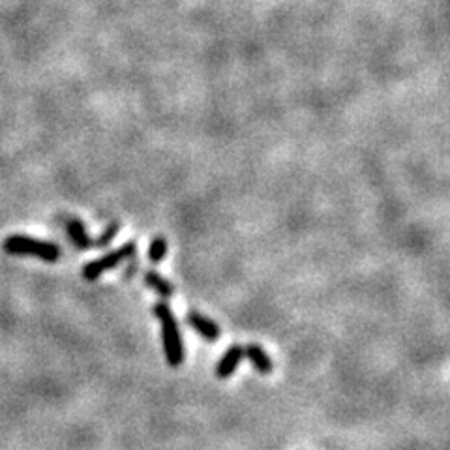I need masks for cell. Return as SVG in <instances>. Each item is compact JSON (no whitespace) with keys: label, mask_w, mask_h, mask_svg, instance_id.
Here are the masks:
<instances>
[{"label":"cell","mask_w":450,"mask_h":450,"mask_svg":"<svg viewBox=\"0 0 450 450\" xmlns=\"http://www.w3.org/2000/svg\"><path fill=\"white\" fill-rule=\"evenodd\" d=\"M154 316L160 321L161 342H163L167 364L171 368H180L184 362V345L177 317H175L171 308L167 306V302H158L154 306Z\"/></svg>","instance_id":"6da1fadb"},{"label":"cell","mask_w":450,"mask_h":450,"mask_svg":"<svg viewBox=\"0 0 450 450\" xmlns=\"http://www.w3.org/2000/svg\"><path fill=\"white\" fill-rule=\"evenodd\" d=\"M6 253L21 258H38L42 261L54 262L60 258V248L53 242L40 241L27 235H10L2 244Z\"/></svg>","instance_id":"7a4b0ae2"},{"label":"cell","mask_w":450,"mask_h":450,"mask_svg":"<svg viewBox=\"0 0 450 450\" xmlns=\"http://www.w3.org/2000/svg\"><path fill=\"white\" fill-rule=\"evenodd\" d=\"M135 252H137L135 242H126L124 246L112 250L108 255H102L100 259H94V261L86 262L85 267H83V278H85L86 282H94V279L100 278L103 272L112 270V268L118 267V265L122 261H126V259L134 258Z\"/></svg>","instance_id":"3957f363"},{"label":"cell","mask_w":450,"mask_h":450,"mask_svg":"<svg viewBox=\"0 0 450 450\" xmlns=\"http://www.w3.org/2000/svg\"><path fill=\"white\" fill-rule=\"evenodd\" d=\"M242 359H244V347L235 343V345H231L224 354H221V359L218 360V364H216V377L218 379H229L231 375L235 374L236 368L241 366Z\"/></svg>","instance_id":"277c9868"},{"label":"cell","mask_w":450,"mask_h":450,"mask_svg":"<svg viewBox=\"0 0 450 450\" xmlns=\"http://www.w3.org/2000/svg\"><path fill=\"white\" fill-rule=\"evenodd\" d=\"M186 319L188 325H190L199 336L204 338L207 342H216V340L220 338V325L216 321H212V319H209L207 316H203V313H199V311H190Z\"/></svg>","instance_id":"5b68a950"},{"label":"cell","mask_w":450,"mask_h":450,"mask_svg":"<svg viewBox=\"0 0 450 450\" xmlns=\"http://www.w3.org/2000/svg\"><path fill=\"white\" fill-rule=\"evenodd\" d=\"M244 357L250 360V364L253 366V370L259 371L261 375H270L274 370L272 359L268 357V353L259 345V343H248L244 347Z\"/></svg>","instance_id":"8992f818"},{"label":"cell","mask_w":450,"mask_h":450,"mask_svg":"<svg viewBox=\"0 0 450 450\" xmlns=\"http://www.w3.org/2000/svg\"><path fill=\"white\" fill-rule=\"evenodd\" d=\"M66 231H68V236H70V241L74 242L75 248H79V250H88V248H92V238L86 235L85 225H83L81 220L70 218V220L66 221Z\"/></svg>","instance_id":"52a82bcc"},{"label":"cell","mask_w":450,"mask_h":450,"mask_svg":"<svg viewBox=\"0 0 450 450\" xmlns=\"http://www.w3.org/2000/svg\"><path fill=\"white\" fill-rule=\"evenodd\" d=\"M145 284L146 287L154 289L161 299H171L175 295V287L169 279H166L161 274L154 272V270H146L145 272Z\"/></svg>","instance_id":"ba28073f"},{"label":"cell","mask_w":450,"mask_h":450,"mask_svg":"<svg viewBox=\"0 0 450 450\" xmlns=\"http://www.w3.org/2000/svg\"><path fill=\"white\" fill-rule=\"evenodd\" d=\"M166 253H167V241L163 238V236H156L149 246V259L152 262H160L161 259L166 258Z\"/></svg>","instance_id":"9c48e42d"},{"label":"cell","mask_w":450,"mask_h":450,"mask_svg":"<svg viewBox=\"0 0 450 450\" xmlns=\"http://www.w3.org/2000/svg\"><path fill=\"white\" fill-rule=\"evenodd\" d=\"M118 229H120V225L117 224V221H111L109 225H105V229H103V233L96 238V242H94V246L96 248H105L109 244V242L117 236Z\"/></svg>","instance_id":"30bf717a"},{"label":"cell","mask_w":450,"mask_h":450,"mask_svg":"<svg viewBox=\"0 0 450 450\" xmlns=\"http://www.w3.org/2000/svg\"><path fill=\"white\" fill-rule=\"evenodd\" d=\"M135 272H137V261H132L128 265V268H126V272H124V278H126V279L132 278V276H134Z\"/></svg>","instance_id":"8fae6325"}]
</instances>
